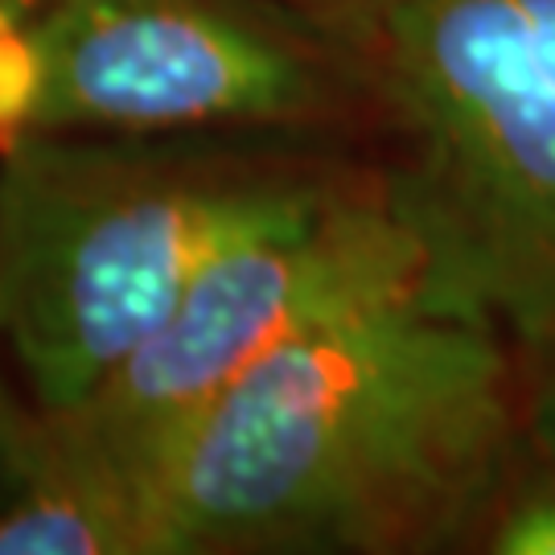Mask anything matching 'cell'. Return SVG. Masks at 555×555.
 Listing matches in <instances>:
<instances>
[{"label":"cell","instance_id":"3957f363","mask_svg":"<svg viewBox=\"0 0 555 555\" xmlns=\"http://www.w3.org/2000/svg\"><path fill=\"white\" fill-rule=\"evenodd\" d=\"M371 54L428 280L511 346L555 456V0H391Z\"/></svg>","mask_w":555,"mask_h":555},{"label":"cell","instance_id":"5b68a950","mask_svg":"<svg viewBox=\"0 0 555 555\" xmlns=\"http://www.w3.org/2000/svg\"><path fill=\"white\" fill-rule=\"evenodd\" d=\"M272 132L371 144L375 54L284 0H46L0 46V144Z\"/></svg>","mask_w":555,"mask_h":555},{"label":"cell","instance_id":"7a4b0ae2","mask_svg":"<svg viewBox=\"0 0 555 555\" xmlns=\"http://www.w3.org/2000/svg\"><path fill=\"white\" fill-rule=\"evenodd\" d=\"M362 144L34 132L0 144V341L38 412L87 399L235 238L330 194Z\"/></svg>","mask_w":555,"mask_h":555},{"label":"cell","instance_id":"30bf717a","mask_svg":"<svg viewBox=\"0 0 555 555\" xmlns=\"http://www.w3.org/2000/svg\"><path fill=\"white\" fill-rule=\"evenodd\" d=\"M46 0H0V46L17 34L25 21L38 13Z\"/></svg>","mask_w":555,"mask_h":555},{"label":"cell","instance_id":"8992f818","mask_svg":"<svg viewBox=\"0 0 555 555\" xmlns=\"http://www.w3.org/2000/svg\"><path fill=\"white\" fill-rule=\"evenodd\" d=\"M0 555H160L157 515L128 490L34 469L0 511Z\"/></svg>","mask_w":555,"mask_h":555},{"label":"cell","instance_id":"52a82bcc","mask_svg":"<svg viewBox=\"0 0 555 555\" xmlns=\"http://www.w3.org/2000/svg\"><path fill=\"white\" fill-rule=\"evenodd\" d=\"M481 552L555 555V456L531 449L511 477L494 518L481 535Z\"/></svg>","mask_w":555,"mask_h":555},{"label":"cell","instance_id":"9c48e42d","mask_svg":"<svg viewBox=\"0 0 555 555\" xmlns=\"http://www.w3.org/2000/svg\"><path fill=\"white\" fill-rule=\"evenodd\" d=\"M284 4H293V9H300V13L325 21V25H334V29H341L346 38L362 41L366 50L375 46L378 25H383L387 9H391V0H284Z\"/></svg>","mask_w":555,"mask_h":555},{"label":"cell","instance_id":"277c9868","mask_svg":"<svg viewBox=\"0 0 555 555\" xmlns=\"http://www.w3.org/2000/svg\"><path fill=\"white\" fill-rule=\"evenodd\" d=\"M428 280V251L383 157L206 263L173 313L87 399L38 412L34 469L144 498L185 433L280 346ZM160 539V535H157Z\"/></svg>","mask_w":555,"mask_h":555},{"label":"cell","instance_id":"6da1fadb","mask_svg":"<svg viewBox=\"0 0 555 555\" xmlns=\"http://www.w3.org/2000/svg\"><path fill=\"white\" fill-rule=\"evenodd\" d=\"M531 453L515 354L433 280L280 346L157 481L160 555L481 547Z\"/></svg>","mask_w":555,"mask_h":555},{"label":"cell","instance_id":"ba28073f","mask_svg":"<svg viewBox=\"0 0 555 555\" xmlns=\"http://www.w3.org/2000/svg\"><path fill=\"white\" fill-rule=\"evenodd\" d=\"M4 358L9 350L0 341V511L21 494L38 456V408L21 399Z\"/></svg>","mask_w":555,"mask_h":555}]
</instances>
